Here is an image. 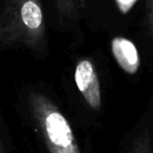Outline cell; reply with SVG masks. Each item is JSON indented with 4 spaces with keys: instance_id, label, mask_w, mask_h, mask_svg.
<instances>
[{
    "instance_id": "5",
    "label": "cell",
    "mask_w": 153,
    "mask_h": 153,
    "mask_svg": "<svg viewBox=\"0 0 153 153\" xmlns=\"http://www.w3.org/2000/svg\"><path fill=\"white\" fill-rule=\"evenodd\" d=\"M56 11L62 19L76 21L85 9L84 0H53Z\"/></svg>"
},
{
    "instance_id": "8",
    "label": "cell",
    "mask_w": 153,
    "mask_h": 153,
    "mask_svg": "<svg viewBox=\"0 0 153 153\" xmlns=\"http://www.w3.org/2000/svg\"><path fill=\"white\" fill-rule=\"evenodd\" d=\"M119 11L122 14H127L131 11L132 7L135 5L137 0H114Z\"/></svg>"
},
{
    "instance_id": "7",
    "label": "cell",
    "mask_w": 153,
    "mask_h": 153,
    "mask_svg": "<svg viewBox=\"0 0 153 153\" xmlns=\"http://www.w3.org/2000/svg\"><path fill=\"white\" fill-rule=\"evenodd\" d=\"M146 20L149 35L153 40V0H146Z\"/></svg>"
},
{
    "instance_id": "2",
    "label": "cell",
    "mask_w": 153,
    "mask_h": 153,
    "mask_svg": "<svg viewBox=\"0 0 153 153\" xmlns=\"http://www.w3.org/2000/svg\"><path fill=\"white\" fill-rule=\"evenodd\" d=\"M27 103L49 153H81L69 122L51 98L42 92L32 91Z\"/></svg>"
},
{
    "instance_id": "4",
    "label": "cell",
    "mask_w": 153,
    "mask_h": 153,
    "mask_svg": "<svg viewBox=\"0 0 153 153\" xmlns=\"http://www.w3.org/2000/svg\"><path fill=\"white\" fill-rule=\"evenodd\" d=\"M110 46L113 58L121 69L128 74H135L140 66V57L134 43L125 37H114Z\"/></svg>"
},
{
    "instance_id": "3",
    "label": "cell",
    "mask_w": 153,
    "mask_h": 153,
    "mask_svg": "<svg viewBox=\"0 0 153 153\" xmlns=\"http://www.w3.org/2000/svg\"><path fill=\"white\" fill-rule=\"evenodd\" d=\"M74 82L86 104L94 110L102 107V90L94 64L89 59H81L74 68Z\"/></svg>"
},
{
    "instance_id": "6",
    "label": "cell",
    "mask_w": 153,
    "mask_h": 153,
    "mask_svg": "<svg viewBox=\"0 0 153 153\" xmlns=\"http://www.w3.org/2000/svg\"><path fill=\"white\" fill-rule=\"evenodd\" d=\"M129 153H153L152 140L148 132L142 133L132 145Z\"/></svg>"
},
{
    "instance_id": "1",
    "label": "cell",
    "mask_w": 153,
    "mask_h": 153,
    "mask_svg": "<svg viewBox=\"0 0 153 153\" xmlns=\"http://www.w3.org/2000/svg\"><path fill=\"white\" fill-rule=\"evenodd\" d=\"M0 46L46 48V24L41 0H4L0 14Z\"/></svg>"
}]
</instances>
